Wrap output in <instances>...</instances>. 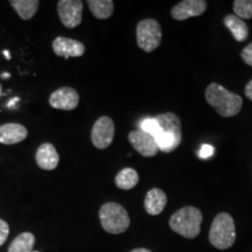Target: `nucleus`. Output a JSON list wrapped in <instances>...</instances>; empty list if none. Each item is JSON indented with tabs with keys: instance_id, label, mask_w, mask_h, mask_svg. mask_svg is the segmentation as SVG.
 <instances>
[{
	"instance_id": "4be33fe9",
	"label": "nucleus",
	"mask_w": 252,
	"mask_h": 252,
	"mask_svg": "<svg viewBox=\"0 0 252 252\" xmlns=\"http://www.w3.org/2000/svg\"><path fill=\"white\" fill-rule=\"evenodd\" d=\"M139 130L146 132V133L152 134L153 137H158V135L160 134V132H161L159 125H158V123L154 118H146L144 119V121H141Z\"/></svg>"
},
{
	"instance_id": "6ab92c4d",
	"label": "nucleus",
	"mask_w": 252,
	"mask_h": 252,
	"mask_svg": "<svg viewBox=\"0 0 252 252\" xmlns=\"http://www.w3.org/2000/svg\"><path fill=\"white\" fill-rule=\"evenodd\" d=\"M88 6H89L91 13L94 18L99 20H105L109 19L113 13L115 4L112 0H88Z\"/></svg>"
},
{
	"instance_id": "f03ea898",
	"label": "nucleus",
	"mask_w": 252,
	"mask_h": 252,
	"mask_svg": "<svg viewBox=\"0 0 252 252\" xmlns=\"http://www.w3.org/2000/svg\"><path fill=\"white\" fill-rule=\"evenodd\" d=\"M159 125L160 134L156 137L159 150L163 153H171L180 146L182 141L181 121L175 113H160L154 117Z\"/></svg>"
},
{
	"instance_id": "f257e3e1",
	"label": "nucleus",
	"mask_w": 252,
	"mask_h": 252,
	"mask_svg": "<svg viewBox=\"0 0 252 252\" xmlns=\"http://www.w3.org/2000/svg\"><path fill=\"white\" fill-rule=\"evenodd\" d=\"M207 103L224 118L238 115L243 106V98L237 94L231 93L219 83H210L204 93Z\"/></svg>"
},
{
	"instance_id": "7ed1b4c3",
	"label": "nucleus",
	"mask_w": 252,
	"mask_h": 252,
	"mask_svg": "<svg viewBox=\"0 0 252 252\" xmlns=\"http://www.w3.org/2000/svg\"><path fill=\"white\" fill-rule=\"evenodd\" d=\"M202 220V213L197 208L187 206L173 214L169 219V226L182 237L193 239L200 235Z\"/></svg>"
},
{
	"instance_id": "393cba45",
	"label": "nucleus",
	"mask_w": 252,
	"mask_h": 252,
	"mask_svg": "<svg viewBox=\"0 0 252 252\" xmlns=\"http://www.w3.org/2000/svg\"><path fill=\"white\" fill-rule=\"evenodd\" d=\"M214 147L210 146V145H203L200 150V157L201 158H208L210 157L214 153Z\"/></svg>"
},
{
	"instance_id": "ddd939ff",
	"label": "nucleus",
	"mask_w": 252,
	"mask_h": 252,
	"mask_svg": "<svg viewBox=\"0 0 252 252\" xmlns=\"http://www.w3.org/2000/svg\"><path fill=\"white\" fill-rule=\"evenodd\" d=\"M36 165L45 171H53L59 166L60 156L54 145L50 143H43L39 146L35 154Z\"/></svg>"
},
{
	"instance_id": "0eeeda50",
	"label": "nucleus",
	"mask_w": 252,
	"mask_h": 252,
	"mask_svg": "<svg viewBox=\"0 0 252 252\" xmlns=\"http://www.w3.org/2000/svg\"><path fill=\"white\" fill-rule=\"evenodd\" d=\"M115 138V123L108 116H102L94 122L91 130V141L96 149L105 150Z\"/></svg>"
},
{
	"instance_id": "9b49d317",
	"label": "nucleus",
	"mask_w": 252,
	"mask_h": 252,
	"mask_svg": "<svg viewBox=\"0 0 252 252\" xmlns=\"http://www.w3.org/2000/svg\"><path fill=\"white\" fill-rule=\"evenodd\" d=\"M207 1L204 0H184L172 8L171 15L174 20L184 21L189 18L201 17L207 9Z\"/></svg>"
},
{
	"instance_id": "6e6552de",
	"label": "nucleus",
	"mask_w": 252,
	"mask_h": 252,
	"mask_svg": "<svg viewBox=\"0 0 252 252\" xmlns=\"http://www.w3.org/2000/svg\"><path fill=\"white\" fill-rule=\"evenodd\" d=\"M59 17L63 26L75 28L80 26L83 14V2L80 0H60L58 2Z\"/></svg>"
},
{
	"instance_id": "1a4fd4ad",
	"label": "nucleus",
	"mask_w": 252,
	"mask_h": 252,
	"mask_svg": "<svg viewBox=\"0 0 252 252\" xmlns=\"http://www.w3.org/2000/svg\"><path fill=\"white\" fill-rule=\"evenodd\" d=\"M127 139L132 145V147L137 151L140 156L145 158H153L159 152V146L156 140V137L152 134L146 133L141 130L131 131L127 135Z\"/></svg>"
},
{
	"instance_id": "c85d7f7f",
	"label": "nucleus",
	"mask_w": 252,
	"mask_h": 252,
	"mask_svg": "<svg viewBox=\"0 0 252 252\" xmlns=\"http://www.w3.org/2000/svg\"><path fill=\"white\" fill-rule=\"evenodd\" d=\"M2 77H9V74H2Z\"/></svg>"
},
{
	"instance_id": "aec40b11",
	"label": "nucleus",
	"mask_w": 252,
	"mask_h": 252,
	"mask_svg": "<svg viewBox=\"0 0 252 252\" xmlns=\"http://www.w3.org/2000/svg\"><path fill=\"white\" fill-rule=\"evenodd\" d=\"M35 244V236L32 232H23L9 244L7 252H32Z\"/></svg>"
},
{
	"instance_id": "4468645a",
	"label": "nucleus",
	"mask_w": 252,
	"mask_h": 252,
	"mask_svg": "<svg viewBox=\"0 0 252 252\" xmlns=\"http://www.w3.org/2000/svg\"><path fill=\"white\" fill-rule=\"evenodd\" d=\"M28 130L26 126L18 123H8L0 126V144L14 145L21 143L27 138Z\"/></svg>"
},
{
	"instance_id": "a211bd4d",
	"label": "nucleus",
	"mask_w": 252,
	"mask_h": 252,
	"mask_svg": "<svg viewBox=\"0 0 252 252\" xmlns=\"http://www.w3.org/2000/svg\"><path fill=\"white\" fill-rule=\"evenodd\" d=\"M116 186L122 190H130V189L134 188L135 186L139 182V174L137 171L130 167L123 168L121 172L116 175L115 179Z\"/></svg>"
},
{
	"instance_id": "a878e982",
	"label": "nucleus",
	"mask_w": 252,
	"mask_h": 252,
	"mask_svg": "<svg viewBox=\"0 0 252 252\" xmlns=\"http://www.w3.org/2000/svg\"><path fill=\"white\" fill-rule=\"evenodd\" d=\"M244 94H245V96H247L249 99L252 100V80L249 81L248 83H247V86H245Z\"/></svg>"
},
{
	"instance_id": "412c9836",
	"label": "nucleus",
	"mask_w": 252,
	"mask_h": 252,
	"mask_svg": "<svg viewBox=\"0 0 252 252\" xmlns=\"http://www.w3.org/2000/svg\"><path fill=\"white\" fill-rule=\"evenodd\" d=\"M234 13L242 20L252 19V0H235Z\"/></svg>"
},
{
	"instance_id": "cd10ccee",
	"label": "nucleus",
	"mask_w": 252,
	"mask_h": 252,
	"mask_svg": "<svg viewBox=\"0 0 252 252\" xmlns=\"http://www.w3.org/2000/svg\"><path fill=\"white\" fill-rule=\"evenodd\" d=\"M4 54H5V56H6V58H7V59H11V55H9V53L7 52V50H5Z\"/></svg>"
},
{
	"instance_id": "9d476101",
	"label": "nucleus",
	"mask_w": 252,
	"mask_h": 252,
	"mask_svg": "<svg viewBox=\"0 0 252 252\" xmlns=\"http://www.w3.org/2000/svg\"><path fill=\"white\" fill-rule=\"evenodd\" d=\"M80 103V94L74 88L62 87L55 90L49 96V104L52 108L64 111H71L78 106Z\"/></svg>"
},
{
	"instance_id": "20e7f679",
	"label": "nucleus",
	"mask_w": 252,
	"mask_h": 252,
	"mask_svg": "<svg viewBox=\"0 0 252 252\" xmlns=\"http://www.w3.org/2000/svg\"><path fill=\"white\" fill-rule=\"evenodd\" d=\"M236 228L232 216L228 213H220L214 219L209 230V242L219 250H228L235 244Z\"/></svg>"
},
{
	"instance_id": "423d86ee",
	"label": "nucleus",
	"mask_w": 252,
	"mask_h": 252,
	"mask_svg": "<svg viewBox=\"0 0 252 252\" xmlns=\"http://www.w3.org/2000/svg\"><path fill=\"white\" fill-rule=\"evenodd\" d=\"M137 45L141 50L152 53L161 45V26L156 19H144L137 25Z\"/></svg>"
},
{
	"instance_id": "f8f14e48",
	"label": "nucleus",
	"mask_w": 252,
	"mask_h": 252,
	"mask_svg": "<svg viewBox=\"0 0 252 252\" xmlns=\"http://www.w3.org/2000/svg\"><path fill=\"white\" fill-rule=\"evenodd\" d=\"M53 50H54L55 55L64 59L80 58L86 53V46L78 40L59 36L53 41Z\"/></svg>"
},
{
	"instance_id": "7c9ffc66",
	"label": "nucleus",
	"mask_w": 252,
	"mask_h": 252,
	"mask_svg": "<svg viewBox=\"0 0 252 252\" xmlns=\"http://www.w3.org/2000/svg\"><path fill=\"white\" fill-rule=\"evenodd\" d=\"M32 252H39V251H32Z\"/></svg>"
},
{
	"instance_id": "39448f33",
	"label": "nucleus",
	"mask_w": 252,
	"mask_h": 252,
	"mask_svg": "<svg viewBox=\"0 0 252 252\" xmlns=\"http://www.w3.org/2000/svg\"><path fill=\"white\" fill-rule=\"evenodd\" d=\"M99 220L102 228L112 235L125 232L131 223L126 209L117 202H106L100 207Z\"/></svg>"
},
{
	"instance_id": "bb28decb",
	"label": "nucleus",
	"mask_w": 252,
	"mask_h": 252,
	"mask_svg": "<svg viewBox=\"0 0 252 252\" xmlns=\"http://www.w3.org/2000/svg\"><path fill=\"white\" fill-rule=\"evenodd\" d=\"M130 252H152L149 249H145V248H139V249H134V250H131Z\"/></svg>"
},
{
	"instance_id": "2eb2a0df",
	"label": "nucleus",
	"mask_w": 252,
	"mask_h": 252,
	"mask_svg": "<svg viewBox=\"0 0 252 252\" xmlns=\"http://www.w3.org/2000/svg\"><path fill=\"white\" fill-rule=\"evenodd\" d=\"M167 204V195L159 188H152L145 196L144 207L149 215L156 216L163 212Z\"/></svg>"
},
{
	"instance_id": "f3484780",
	"label": "nucleus",
	"mask_w": 252,
	"mask_h": 252,
	"mask_svg": "<svg viewBox=\"0 0 252 252\" xmlns=\"http://www.w3.org/2000/svg\"><path fill=\"white\" fill-rule=\"evenodd\" d=\"M9 4L15 9L19 17L27 21L35 15L40 1L37 0H11Z\"/></svg>"
},
{
	"instance_id": "dca6fc26",
	"label": "nucleus",
	"mask_w": 252,
	"mask_h": 252,
	"mask_svg": "<svg viewBox=\"0 0 252 252\" xmlns=\"http://www.w3.org/2000/svg\"><path fill=\"white\" fill-rule=\"evenodd\" d=\"M224 26L231 32L232 36L237 42H243L248 39L249 36V27L248 25L244 23V20L236 17L235 14H228L224 17L223 20Z\"/></svg>"
},
{
	"instance_id": "b1692460",
	"label": "nucleus",
	"mask_w": 252,
	"mask_h": 252,
	"mask_svg": "<svg viewBox=\"0 0 252 252\" xmlns=\"http://www.w3.org/2000/svg\"><path fill=\"white\" fill-rule=\"evenodd\" d=\"M241 58L248 65L252 67V43H249V45L242 50Z\"/></svg>"
},
{
	"instance_id": "c756f323",
	"label": "nucleus",
	"mask_w": 252,
	"mask_h": 252,
	"mask_svg": "<svg viewBox=\"0 0 252 252\" xmlns=\"http://www.w3.org/2000/svg\"><path fill=\"white\" fill-rule=\"evenodd\" d=\"M1 94H2V89H1V84H0V96H1Z\"/></svg>"
},
{
	"instance_id": "5701e85b",
	"label": "nucleus",
	"mask_w": 252,
	"mask_h": 252,
	"mask_svg": "<svg viewBox=\"0 0 252 252\" xmlns=\"http://www.w3.org/2000/svg\"><path fill=\"white\" fill-rule=\"evenodd\" d=\"M9 235V225L7 222L0 219V247L5 244Z\"/></svg>"
}]
</instances>
